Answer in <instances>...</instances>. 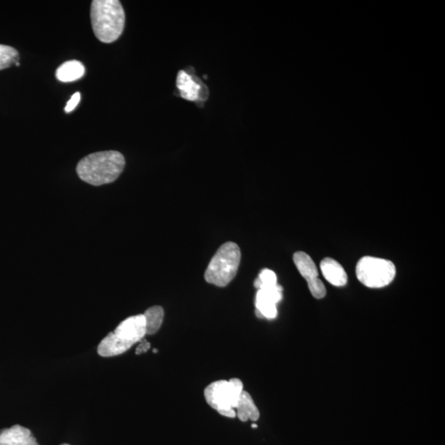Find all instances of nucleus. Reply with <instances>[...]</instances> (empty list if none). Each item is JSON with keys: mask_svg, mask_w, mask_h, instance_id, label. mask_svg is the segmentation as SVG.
Wrapping results in <instances>:
<instances>
[{"mask_svg": "<svg viewBox=\"0 0 445 445\" xmlns=\"http://www.w3.org/2000/svg\"><path fill=\"white\" fill-rule=\"evenodd\" d=\"M125 166L123 154L108 150L87 155L79 162L76 171L83 182L98 187L115 182L123 174Z\"/></svg>", "mask_w": 445, "mask_h": 445, "instance_id": "f257e3e1", "label": "nucleus"}, {"mask_svg": "<svg viewBox=\"0 0 445 445\" xmlns=\"http://www.w3.org/2000/svg\"><path fill=\"white\" fill-rule=\"evenodd\" d=\"M91 22L96 39L112 43L123 34L125 14L118 0H94L91 4Z\"/></svg>", "mask_w": 445, "mask_h": 445, "instance_id": "f03ea898", "label": "nucleus"}, {"mask_svg": "<svg viewBox=\"0 0 445 445\" xmlns=\"http://www.w3.org/2000/svg\"><path fill=\"white\" fill-rule=\"evenodd\" d=\"M146 335L144 314L130 317L121 322L113 333H109L98 347L103 357H112L125 353L134 344L142 341Z\"/></svg>", "mask_w": 445, "mask_h": 445, "instance_id": "7ed1b4c3", "label": "nucleus"}, {"mask_svg": "<svg viewBox=\"0 0 445 445\" xmlns=\"http://www.w3.org/2000/svg\"><path fill=\"white\" fill-rule=\"evenodd\" d=\"M241 262V251L236 243L222 245L214 256L205 273L207 282L218 287H225L236 276Z\"/></svg>", "mask_w": 445, "mask_h": 445, "instance_id": "20e7f679", "label": "nucleus"}, {"mask_svg": "<svg viewBox=\"0 0 445 445\" xmlns=\"http://www.w3.org/2000/svg\"><path fill=\"white\" fill-rule=\"evenodd\" d=\"M242 391L240 380H219L207 386L204 395L208 404L222 417L234 418L237 417L235 408Z\"/></svg>", "mask_w": 445, "mask_h": 445, "instance_id": "39448f33", "label": "nucleus"}, {"mask_svg": "<svg viewBox=\"0 0 445 445\" xmlns=\"http://www.w3.org/2000/svg\"><path fill=\"white\" fill-rule=\"evenodd\" d=\"M355 271L360 282L372 289L387 287L396 276V267L391 261L373 257L361 258Z\"/></svg>", "mask_w": 445, "mask_h": 445, "instance_id": "423d86ee", "label": "nucleus"}, {"mask_svg": "<svg viewBox=\"0 0 445 445\" xmlns=\"http://www.w3.org/2000/svg\"><path fill=\"white\" fill-rule=\"evenodd\" d=\"M283 289L279 284L258 289L256 296V314L259 318L273 319L277 316V304L282 300Z\"/></svg>", "mask_w": 445, "mask_h": 445, "instance_id": "0eeeda50", "label": "nucleus"}, {"mask_svg": "<svg viewBox=\"0 0 445 445\" xmlns=\"http://www.w3.org/2000/svg\"><path fill=\"white\" fill-rule=\"evenodd\" d=\"M177 87L183 99L197 102L203 99V85L200 82L188 74L186 71L180 70L177 77Z\"/></svg>", "mask_w": 445, "mask_h": 445, "instance_id": "6e6552de", "label": "nucleus"}, {"mask_svg": "<svg viewBox=\"0 0 445 445\" xmlns=\"http://www.w3.org/2000/svg\"><path fill=\"white\" fill-rule=\"evenodd\" d=\"M0 445H39L32 431L26 427L15 425L0 431Z\"/></svg>", "mask_w": 445, "mask_h": 445, "instance_id": "1a4fd4ad", "label": "nucleus"}, {"mask_svg": "<svg viewBox=\"0 0 445 445\" xmlns=\"http://www.w3.org/2000/svg\"><path fill=\"white\" fill-rule=\"evenodd\" d=\"M320 268L324 278L334 287H342L346 284L347 274L345 269L335 260L330 258L323 259Z\"/></svg>", "mask_w": 445, "mask_h": 445, "instance_id": "9d476101", "label": "nucleus"}, {"mask_svg": "<svg viewBox=\"0 0 445 445\" xmlns=\"http://www.w3.org/2000/svg\"><path fill=\"white\" fill-rule=\"evenodd\" d=\"M235 411H236L238 418L243 422H246L249 420L257 422L260 417L259 410L256 406L253 397L245 391H242L241 393Z\"/></svg>", "mask_w": 445, "mask_h": 445, "instance_id": "9b49d317", "label": "nucleus"}, {"mask_svg": "<svg viewBox=\"0 0 445 445\" xmlns=\"http://www.w3.org/2000/svg\"><path fill=\"white\" fill-rule=\"evenodd\" d=\"M85 74V66L81 62L70 61L65 62L56 70V76L59 81L71 83L79 81Z\"/></svg>", "mask_w": 445, "mask_h": 445, "instance_id": "f8f14e48", "label": "nucleus"}, {"mask_svg": "<svg viewBox=\"0 0 445 445\" xmlns=\"http://www.w3.org/2000/svg\"><path fill=\"white\" fill-rule=\"evenodd\" d=\"M293 262H295L298 271H300V275L307 281H312L318 278V271L316 265H315L313 259L310 256L304 251H297L293 254Z\"/></svg>", "mask_w": 445, "mask_h": 445, "instance_id": "ddd939ff", "label": "nucleus"}, {"mask_svg": "<svg viewBox=\"0 0 445 445\" xmlns=\"http://www.w3.org/2000/svg\"><path fill=\"white\" fill-rule=\"evenodd\" d=\"M145 318L146 335L157 333L163 324L165 318V310L161 306H154L146 310Z\"/></svg>", "mask_w": 445, "mask_h": 445, "instance_id": "4468645a", "label": "nucleus"}, {"mask_svg": "<svg viewBox=\"0 0 445 445\" xmlns=\"http://www.w3.org/2000/svg\"><path fill=\"white\" fill-rule=\"evenodd\" d=\"M18 50L11 46L0 45V70L10 68L19 62Z\"/></svg>", "mask_w": 445, "mask_h": 445, "instance_id": "2eb2a0df", "label": "nucleus"}, {"mask_svg": "<svg viewBox=\"0 0 445 445\" xmlns=\"http://www.w3.org/2000/svg\"><path fill=\"white\" fill-rule=\"evenodd\" d=\"M276 284H277L276 273L269 269H264L254 283L255 287L258 289L275 287Z\"/></svg>", "mask_w": 445, "mask_h": 445, "instance_id": "dca6fc26", "label": "nucleus"}, {"mask_svg": "<svg viewBox=\"0 0 445 445\" xmlns=\"http://www.w3.org/2000/svg\"><path fill=\"white\" fill-rule=\"evenodd\" d=\"M309 291L311 292L312 296L317 300L323 299L326 296L327 289L324 284L319 279H315L308 282Z\"/></svg>", "mask_w": 445, "mask_h": 445, "instance_id": "f3484780", "label": "nucleus"}, {"mask_svg": "<svg viewBox=\"0 0 445 445\" xmlns=\"http://www.w3.org/2000/svg\"><path fill=\"white\" fill-rule=\"evenodd\" d=\"M81 92H75V94L72 96V98H71L69 101L68 103H67L66 107L65 108V111L66 113H70L71 112H73L78 106V104L79 102H81Z\"/></svg>", "mask_w": 445, "mask_h": 445, "instance_id": "a211bd4d", "label": "nucleus"}, {"mask_svg": "<svg viewBox=\"0 0 445 445\" xmlns=\"http://www.w3.org/2000/svg\"><path fill=\"white\" fill-rule=\"evenodd\" d=\"M141 343L140 345H138L136 348V355H141L145 353V352L148 351L150 349V343L147 342L146 340H144V341H141Z\"/></svg>", "mask_w": 445, "mask_h": 445, "instance_id": "6ab92c4d", "label": "nucleus"}, {"mask_svg": "<svg viewBox=\"0 0 445 445\" xmlns=\"http://www.w3.org/2000/svg\"><path fill=\"white\" fill-rule=\"evenodd\" d=\"M16 66H20L19 62H17L15 64Z\"/></svg>", "mask_w": 445, "mask_h": 445, "instance_id": "aec40b11", "label": "nucleus"}, {"mask_svg": "<svg viewBox=\"0 0 445 445\" xmlns=\"http://www.w3.org/2000/svg\"><path fill=\"white\" fill-rule=\"evenodd\" d=\"M253 426V428H257V427H258V426H257V425H255V424H253V426Z\"/></svg>", "mask_w": 445, "mask_h": 445, "instance_id": "412c9836", "label": "nucleus"}, {"mask_svg": "<svg viewBox=\"0 0 445 445\" xmlns=\"http://www.w3.org/2000/svg\"><path fill=\"white\" fill-rule=\"evenodd\" d=\"M153 351L154 352V353H156V352H158V350H154Z\"/></svg>", "mask_w": 445, "mask_h": 445, "instance_id": "4be33fe9", "label": "nucleus"}, {"mask_svg": "<svg viewBox=\"0 0 445 445\" xmlns=\"http://www.w3.org/2000/svg\"><path fill=\"white\" fill-rule=\"evenodd\" d=\"M61 445H70V444H63Z\"/></svg>", "mask_w": 445, "mask_h": 445, "instance_id": "5701e85b", "label": "nucleus"}]
</instances>
